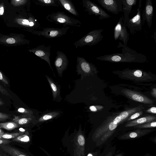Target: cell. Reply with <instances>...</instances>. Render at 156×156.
<instances>
[{"label":"cell","mask_w":156,"mask_h":156,"mask_svg":"<svg viewBox=\"0 0 156 156\" xmlns=\"http://www.w3.org/2000/svg\"><path fill=\"white\" fill-rule=\"evenodd\" d=\"M144 109V107L141 105L108 116L92 133V141L97 142L99 140L102 142L105 141L112 135L118 125L126 121L133 114Z\"/></svg>","instance_id":"cell-1"},{"label":"cell","mask_w":156,"mask_h":156,"mask_svg":"<svg viewBox=\"0 0 156 156\" xmlns=\"http://www.w3.org/2000/svg\"><path fill=\"white\" fill-rule=\"evenodd\" d=\"M3 20L8 27L21 29L31 33L40 29L41 27L30 12H16L12 10Z\"/></svg>","instance_id":"cell-2"},{"label":"cell","mask_w":156,"mask_h":156,"mask_svg":"<svg viewBox=\"0 0 156 156\" xmlns=\"http://www.w3.org/2000/svg\"><path fill=\"white\" fill-rule=\"evenodd\" d=\"M69 128L66 130L62 139L63 146L70 156H86V140L84 132L80 124L78 130L69 133Z\"/></svg>","instance_id":"cell-3"},{"label":"cell","mask_w":156,"mask_h":156,"mask_svg":"<svg viewBox=\"0 0 156 156\" xmlns=\"http://www.w3.org/2000/svg\"><path fill=\"white\" fill-rule=\"evenodd\" d=\"M117 47H122V53L106 55L98 57L96 59L97 60L112 63H144L148 61L146 55L138 53L127 46L122 44L120 42H119Z\"/></svg>","instance_id":"cell-4"},{"label":"cell","mask_w":156,"mask_h":156,"mask_svg":"<svg viewBox=\"0 0 156 156\" xmlns=\"http://www.w3.org/2000/svg\"><path fill=\"white\" fill-rule=\"evenodd\" d=\"M112 73L122 79L129 80L134 82H150L154 81V74L140 69H131L129 68L122 70H115Z\"/></svg>","instance_id":"cell-5"},{"label":"cell","mask_w":156,"mask_h":156,"mask_svg":"<svg viewBox=\"0 0 156 156\" xmlns=\"http://www.w3.org/2000/svg\"><path fill=\"white\" fill-rule=\"evenodd\" d=\"M46 19L51 22L62 25L63 27L71 26L79 27L81 24L79 20L68 15L63 12H52L47 15Z\"/></svg>","instance_id":"cell-6"},{"label":"cell","mask_w":156,"mask_h":156,"mask_svg":"<svg viewBox=\"0 0 156 156\" xmlns=\"http://www.w3.org/2000/svg\"><path fill=\"white\" fill-rule=\"evenodd\" d=\"M103 29H95L90 31L73 44L76 48L86 45H95L100 42L103 37L102 32Z\"/></svg>","instance_id":"cell-7"},{"label":"cell","mask_w":156,"mask_h":156,"mask_svg":"<svg viewBox=\"0 0 156 156\" xmlns=\"http://www.w3.org/2000/svg\"><path fill=\"white\" fill-rule=\"evenodd\" d=\"M76 72L80 75L81 78L87 76H93L98 72L94 65L89 62L84 58L77 56L76 57Z\"/></svg>","instance_id":"cell-8"},{"label":"cell","mask_w":156,"mask_h":156,"mask_svg":"<svg viewBox=\"0 0 156 156\" xmlns=\"http://www.w3.org/2000/svg\"><path fill=\"white\" fill-rule=\"evenodd\" d=\"M25 37V35L22 34L11 33L6 35L0 34V44L9 46L29 44L31 41Z\"/></svg>","instance_id":"cell-9"},{"label":"cell","mask_w":156,"mask_h":156,"mask_svg":"<svg viewBox=\"0 0 156 156\" xmlns=\"http://www.w3.org/2000/svg\"><path fill=\"white\" fill-rule=\"evenodd\" d=\"M142 1H139L137 13L133 17L129 20L126 23V27L129 29L131 34L133 35L137 31H140L142 29V26L145 22L142 19Z\"/></svg>","instance_id":"cell-10"},{"label":"cell","mask_w":156,"mask_h":156,"mask_svg":"<svg viewBox=\"0 0 156 156\" xmlns=\"http://www.w3.org/2000/svg\"><path fill=\"white\" fill-rule=\"evenodd\" d=\"M41 30H35L31 33L38 36H42L48 38H54L61 37L67 33L70 27H65L61 28L43 27Z\"/></svg>","instance_id":"cell-11"},{"label":"cell","mask_w":156,"mask_h":156,"mask_svg":"<svg viewBox=\"0 0 156 156\" xmlns=\"http://www.w3.org/2000/svg\"><path fill=\"white\" fill-rule=\"evenodd\" d=\"M82 1L84 11L87 12L89 15L99 16L100 20L111 17L99 6L90 0H82Z\"/></svg>","instance_id":"cell-12"},{"label":"cell","mask_w":156,"mask_h":156,"mask_svg":"<svg viewBox=\"0 0 156 156\" xmlns=\"http://www.w3.org/2000/svg\"><path fill=\"white\" fill-rule=\"evenodd\" d=\"M123 16L120 17L115 26L114 30V37L115 40L119 39L123 42V45L127 46L129 38V34L128 32L126 24L123 22Z\"/></svg>","instance_id":"cell-13"},{"label":"cell","mask_w":156,"mask_h":156,"mask_svg":"<svg viewBox=\"0 0 156 156\" xmlns=\"http://www.w3.org/2000/svg\"><path fill=\"white\" fill-rule=\"evenodd\" d=\"M122 94L128 98L135 101L146 104H152L155 102L153 100L136 91L127 89H122Z\"/></svg>","instance_id":"cell-14"},{"label":"cell","mask_w":156,"mask_h":156,"mask_svg":"<svg viewBox=\"0 0 156 156\" xmlns=\"http://www.w3.org/2000/svg\"><path fill=\"white\" fill-rule=\"evenodd\" d=\"M101 6L108 11L117 15L122 11V0H97Z\"/></svg>","instance_id":"cell-15"},{"label":"cell","mask_w":156,"mask_h":156,"mask_svg":"<svg viewBox=\"0 0 156 156\" xmlns=\"http://www.w3.org/2000/svg\"><path fill=\"white\" fill-rule=\"evenodd\" d=\"M51 46H46L43 44L39 45L36 48L28 49V51L29 52L33 53L41 59L46 61L48 64L50 69L53 72L50 58L51 53Z\"/></svg>","instance_id":"cell-16"},{"label":"cell","mask_w":156,"mask_h":156,"mask_svg":"<svg viewBox=\"0 0 156 156\" xmlns=\"http://www.w3.org/2000/svg\"><path fill=\"white\" fill-rule=\"evenodd\" d=\"M54 65L55 67L58 76L62 77L63 72L67 69L69 60L66 54L61 51L56 52Z\"/></svg>","instance_id":"cell-17"},{"label":"cell","mask_w":156,"mask_h":156,"mask_svg":"<svg viewBox=\"0 0 156 156\" xmlns=\"http://www.w3.org/2000/svg\"><path fill=\"white\" fill-rule=\"evenodd\" d=\"M62 112V111L58 110L46 111L37 117L34 126L39 127L44 123L58 118Z\"/></svg>","instance_id":"cell-18"},{"label":"cell","mask_w":156,"mask_h":156,"mask_svg":"<svg viewBox=\"0 0 156 156\" xmlns=\"http://www.w3.org/2000/svg\"><path fill=\"white\" fill-rule=\"evenodd\" d=\"M154 9L151 0H146L145 7L142 10V17L144 22L146 21L149 28L152 26Z\"/></svg>","instance_id":"cell-19"},{"label":"cell","mask_w":156,"mask_h":156,"mask_svg":"<svg viewBox=\"0 0 156 156\" xmlns=\"http://www.w3.org/2000/svg\"><path fill=\"white\" fill-rule=\"evenodd\" d=\"M12 10L16 12H30V0H11L9 1Z\"/></svg>","instance_id":"cell-20"},{"label":"cell","mask_w":156,"mask_h":156,"mask_svg":"<svg viewBox=\"0 0 156 156\" xmlns=\"http://www.w3.org/2000/svg\"><path fill=\"white\" fill-rule=\"evenodd\" d=\"M45 76L49 83L52 91L53 101L56 102H60L62 100V98L60 94V85L55 82L49 76L45 75Z\"/></svg>","instance_id":"cell-21"},{"label":"cell","mask_w":156,"mask_h":156,"mask_svg":"<svg viewBox=\"0 0 156 156\" xmlns=\"http://www.w3.org/2000/svg\"><path fill=\"white\" fill-rule=\"evenodd\" d=\"M122 11L124 12L123 22L126 24L129 19V15L132 7L136 4L137 0H122Z\"/></svg>","instance_id":"cell-22"},{"label":"cell","mask_w":156,"mask_h":156,"mask_svg":"<svg viewBox=\"0 0 156 156\" xmlns=\"http://www.w3.org/2000/svg\"><path fill=\"white\" fill-rule=\"evenodd\" d=\"M155 115H148L143 117L128 122L125 124L126 127H134L136 126L151 122L156 121Z\"/></svg>","instance_id":"cell-23"},{"label":"cell","mask_w":156,"mask_h":156,"mask_svg":"<svg viewBox=\"0 0 156 156\" xmlns=\"http://www.w3.org/2000/svg\"><path fill=\"white\" fill-rule=\"evenodd\" d=\"M0 150L11 156H34L21 151L19 150L3 144H0Z\"/></svg>","instance_id":"cell-24"},{"label":"cell","mask_w":156,"mask_h":156,"mask_svg":"<svg viewBox=\"0 0 156 156\" xmlns=\"http://www.w3.org/2000/svg\"><path fill=\"white\" fill-rule=\"evenodd\" d=\"M60 7L67 11L72 15L76 16H79V14L74 5L69 0H58Z\"/></svg>","instance_id":"cell-25"},{"label":"cell","mask_w":156,"mask_h":156,"mask_svg":"<svg viewBox=\"0 0 156 156\" xmlns=\"http://www.w3.org/2000/svg\"><path fill=\"white\" fill-rule=\"evenodd\" d=\"M151 132L149 129H138L128 133L121 137L122 139H126L141 137Z\"/></svg>","instance_id":"cell-26"},{"label":"cell","mask_w":156,"mask_h":156,"mask_svg":"<svg viewBox=\"0 0 156 156\" xmlns=\"http://www.w3.org/2000/svg\"><path fill=\"white\" fill-rule=\"evenodd\" d=\"M9 1L8 0H0V18L3 19L12 11Z\"/></svg>","instance_id":"cell-27"},{"label":"cell","mask_w":156,"mask_h":156,"mask_svg":"<svg viewBox=\"0 0 156 156\" xmlns=\"http://www.w3.org/2000/svg\"><path fill=\"white\" fill-rule=\"evenodd\" d=\"M36 118L35 117L19 118L15 117L13 119V122L18 125H27L31 124L34 126Z\"/></svg>","instance_id":"cell-28"},{"label":"cell","mask_w":156,"mask_h":156,"mask_svg":"<svg viewBox=\"0 0 156 156\" xmlns=\"http://www.w3.org/2000/svg\"><path fill=\"white\" fill-rule=\"evenodd\" d=\"M33 1L36 5L41 6L60 7L58 0H34Z\"/></svg>","instance_id":"cell-29"},{"label":"cell","mask_w":156,"mask_h":156,"mask_svg":"<svg viewBox=\"0 0 156 156\" xmlns=\"http://www.w3.org/2000/svg\"><path fill=\"white\" fill-rule=\"evenodd\" d=\"M31 136L28 131L25 134L20 135L12 139V141L14 142L27 143L30 142Z\"/></svg>","instance_id":"cell-30"},{"label":"cell","mask_w":156,"mask_h":156,"mask_svg":"<svg viewBox=\"0 0 156 156\" xmlns=\"http://www.w3.org/2000/svg\"><path fill=\"white\" fill-rule=\"evenodd\" d=\"M19 126V125L14 122H0V128L7 130H12Z\"/></svg>","instance_id":"cell-31"},{"label":"cell","mask_w":156,"mask_h":156,"mask_svg":"<svg viewBox=\"0 0 156 156\" xmlns=\"http://www.w3.org/2000/svg\"><path fill=\"white\" fill-rule=\"evenodd\" d=\"M23 132L5 133L0 136V138H3L7 140L13 139L18 136L23 134Z\"/></svg>","instance_id":"cell-32"},{"label":"cell","mask_w":156,"mask_h":156,"mask_svg":"<svg viewBox=\"0 0 156 156\" xmlns=\"http://www.w3.org/2000/svg\"><path fill=\"white\" fill-rule=\"evenodd\" d=\"M156 127V121L146 122L134 126L138 129L154 128Z\"/></svg>","instance_id":"cell-33"},{"label":"cell","mask_w":156,"mask_h":156,"mask_svg":"<svg viewBox=\"0 0 156 156\" xmlns=\"http://www.w3.org/2000/svg\"><path fill=\"white\" fill-rule=\"evenodd\" d=\"M17 111L24 114L26 117H35L34 116V113L33 111L30 109L23 108H20L18 109Z\"/></svg>","instance_id":"cell-34"},{"label":"cell","mask_w":156,"mask_h":156,"mask_svg":"<svg viewBox=\"0 0 156 156\" xmlns=\"http://www.w3.org/2000/svg\"><path fill=\"white\" fill-rule=\"evenodd\" d=\"M143 110H142L135 112L132 114L127 119L126 121L128 122L137 118L143 114Z\"/></svg>","instance_id":"cell-35"},{"label":"cell","mask_w":156,"mask_h":156,"mask_svg":"<svg viewBox=\"0 0 156 156\" xmlns=\"http://www.w3.org/2000/svg\"><path fill=\"white\" fill-rule=\"evenodd\" d=\"M9 115L4 113L0 112V121L5 120L9 119Z\"/></svg>","instance_id":"cell-36"},{"label":"cell","mask_w":156,"mask_h":156,"mask_svg":"<svg viewBox=\"0 0 156 156\" xmlns=\"http://www.w3.org/2000/svg\"><path fill=\"white\" fill-rule=\"evenodd\" d=\"M103 107L101 106H91L89 108V109L91 111L93 112H97L101 109H102Z\"/></svg>","instance_id":"cell-37"},{"label":"cell","mask_w":156,"mask_h":156,"mask_svg":"<svg viewBox=\"0 0 156 156\" xmlns=\"http://www.w3.org/2000/svg\"><path fill=\"white\" fill-rule=\"evenodd\" d=\"M0 80L5 85H7L9 84V83L7 79L0 71Z\"/></svg>","instance_id":"cell-38"},{"label":"cell","mask_w":156,"mask_h":156,"mask_svg":"<svg viewBox=\"0 0 156 156\" xmlns=\"http://www.w3.org/2000/svg\"><path fill=\"white\" fill-rule=\"evenodd\" d=\"M0 92L3 94L7 96L11 97V95L8 91L0 84Z\"/></svg>","instance_id":"cell-39"},{"label":"cell","mask_w":156,"mask_h":156,"mask_svg":"<svg viewBox=\"0 0 156 156\" xmlns=\"http://www.w3.org/2000/svg\"><path fill=\"white\" fill-rule=\"evenodd\" d=\"M146 112L148 113L155 114H156V108L155 107H152L148 108Z\"/></svg>","instance_id":"cell-40"},{"label":"cell","mask_w":156,"mask_h":156,"mask_svg":"<svg viewBox=\"0 0 156 156\" xmlns=\"http://www.w3.org/2000/svg\"><path fill=\"white\" fill-rule=\"evenodd\" d=\"M12 142V141L7 139L0 138V144L5 145Z\"/></svg>","instance_id":"cell-41"},{"label":"cell","mask_w":156,"mask_h":156,"mask_svg":"<svg viewBox=\"0 0 156 156\" xmlns=\"http://www.w3.org/2000/svg\"><path fill=\"white\" fill-rule=\"evenodd\" d=\"M48 156H51L45 149L41 147H39Z\"/></svg>","instance_id":"cell-42"},{"label":"cell","mask_w":156,"mask_h":156,"mask_svg":"<svg viewBox=\"0 0 156 156\" xmlns=\"http://www.w3.org/2000/svg\"><path fill=\"white\" fill-rule=\"evenodd\" d=\"M0 156H9V155L2 151H0Z\"/></svg>","instance_id":"cell-43"},{"label":"cell","mask_w":156,"mask_h":156,"mask_svg":"<svg viewBox=\"0 0 156 156\" xmlns=\"http://www.w3.org/2000/svg\"><path fill=\"white\" fill-rule=\"evenodd\" d=\"M156 88H154L153 89V90L152 91V94L153 95V96H154L155 98H156V94L154 93V92H156ZM153 96V97H154Z\"/></svg>","instance_id":"cell-44"},{"label":"cell","mask_w":156,"mask_h":156,"mask_svg":"<svg viewBox=\"0 0 156 156\" xmlns=\"http://www.w3.org/2000/svg\"><path fill=\"white\" fill-rule=\"evenodd\" d=\"M4 104L3 101L0 98V106L3 105Z\"/></svg>","instance_id":"cell-45"},{"label":"cell","mask_w":156,"mask_h":156,"mask_svg":"<svg viewBox=\"0 0 156 156\" xmlns=\"http://www.w3.org/2000/svg\"><path fill=\"white\" fill-rule=\"evenodd\" d=\"M156 32H155V31H154V38L155 39V42H156Z\"/></svg>","instance_id":"cell-46"},{"label":"cell","mask_w":156,"mask_h":156,"mask_svg":"<svg viewBox=\"0 0 156 156\" xmlns=\"http://www.w3.org/2000/svg\"><path fill=\"white\" fill-rule=\"evenodd\" d=\"M4 133V132L0 129V136Z\"/></svg>","instance_id":"cell-47"},{"label":"cell","mask_w":156,"mask_h":156,"mask_svg":"<svg viewBox=\"0 0 156 156\" xmlns=\"http://www.w3.org/2000/svg\"><path fill=\"white\" fill-rule=\"evenodd\" d=\"M112 155V153H109L108 154H107L105 156H111Z\"/></svg>","instance_id":"cell-48"},{"label":"cell","mask_w":156,"mask_h":156,"mask_svg":"<svg viewBox=\"0 0 156 156\" xmlns=\"http://www.w3.org/2000/svg\"><path fill=\"white\" fill-rule=\"evenodd\" d=\"M115 156H122V154H119Z\"/></svg>","instance_id":"cell-49"},{"label":"cell","mask_w":156,"mask_h":156,"mask_svg":"<svg viewBox=\"0 0 156 156\" xmlns=\"http://www.w3.org/2000/svg\"></svg>","instance_id":"cell-50"}]
</instances>
